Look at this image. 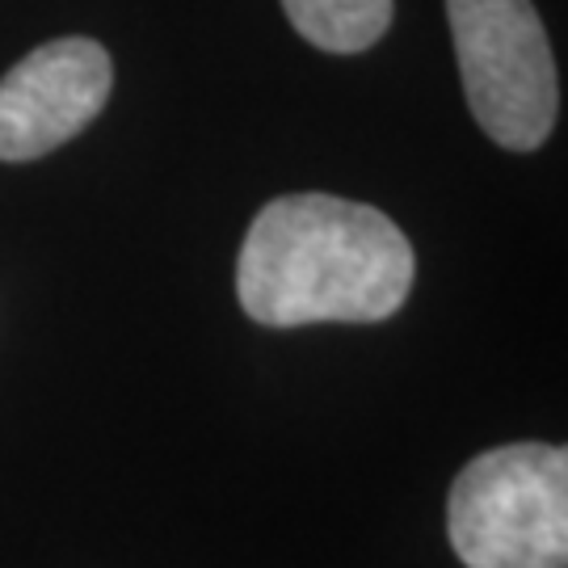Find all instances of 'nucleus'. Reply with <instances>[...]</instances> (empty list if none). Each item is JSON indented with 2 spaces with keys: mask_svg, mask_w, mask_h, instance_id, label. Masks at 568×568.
I'll use <instances>...</instances> for the list:
<instances>
[{
  "mask_svg": "<svg viewBox=\"0 0 568 568\" xmlns=\"http://www.w3.org/2000/svg\"><path fill=\"white\" fill-rule=\"evenodd\" d=\"M114 89L110 51L93 39H51L0 81V161H42L98 119Z\"/></svg>",
  "mask_w": 568,
  "mask_h": 568,
  "instance_id": "4",
  "label": "nucleus"
},
{
  "mask_svg": "<svg viewBox=\"0 0 568 568\" xmlns=\"http://www.w3.org/2000/svg\"><path fill=\"white\" fill-rule=\"evenodd\" d=\"M283 13L316 51L358 55L392 26V0H283Z\"/></svg>",
  "mask_w": 568,
  "mask_h": 568,
  "instance_id": "5",
  "label": "nucleus"
},
{
  "mask_svg": "<svg viewBox=\"0 0 568 568\" xmlns=\"http://www.w3.org/2000/svg\"><path fill=\"white\" fill-rule=\"evenodd\" d=\"M413 274V244L379 206L283 194L244 232L236 300L265 328L375 325L405 307Z\"/></svg>",
  "mask_w": 568,
  "mask_h": 568,
  "instance_id": "1",
  "label": "nucleus"
},
{
  "mask_svg": "<svg viewBox=\"0 0 568 568\" xmlns=\"http://www.w3.org/2000/svg\"><path fill=\"white\" fill-rule=\"evenodd\" d=\"M471 119L506 152H535L560 114L556 60L530 0H447Z\"/></svg>",
  "mask_w": 568,
  "mask_h": 568,
  "instance_id": "3",
  "label": "nucleus"
},
{
  "mask_svg": "<svg viewBox=\"0 0 568 568\" xmlns=\"http://www.w3.org/2000/svg\"><path fill=\"white\" fill-rule=\"evenodd\" d=\"M447 539L467 568H568V450H480L450 485Z\"/></svg>",
  "mask_w": 568,
  "mask_h": 568,
  "instance_id": "2",
  "label": "nucleus"
}]
</instances>
